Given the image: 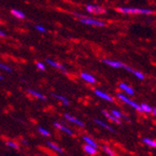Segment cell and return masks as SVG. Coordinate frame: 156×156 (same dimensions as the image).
Instances as JSON below:
<instances>
[{
	"label": "cell",
	"mask_w": 156,
	"mask_h": 156,
	"mask_svg": "<svg viewBox=\"0 0 156 156\" xmlns=\"http://www.w3.org/2000/svg\"><path fill=\"white\" fill-rule=\"evenodd\" d=\"M117 11L125 14H151L152 13L151 10L149 9H140V8H128L120 7L117 8Z\"/></svg>",
	"instance_id": "6da1fadb"
},
{
	"label": "cell",
	"mask_w": 156,
	"mask_h": 156,
	"mask_svg": "<svg viewBox=\"0 0 156 156\" xmlns=\"http://www.w3.org/2000/svg\"><path fill=\"white\" fill-rule=\"evenodd\" d=\"M80 22L86 25L90 26H97V27H104L106 24L103 21H100L97 19H92V18H88V17H81Z\"/></svg>",
	"instance_id": "7a4b0ae2"
},
{
	"label": "cell",
	"mask_w": 156,
	"mask_h": 156,
	"mask_svg": "<svg viewBox=\"0 0 156 156\" xmlns=\"http://www.w3.org/2000/svg\"><path fill=\"white\" fill-rule=\"evenodd\" d=\"M117 97H118L120 100H122L124 103L128 104L129 106H130V107H132V108H134L135 110H137V111L140 112V105H138L137 103L134 102V101H132V100H130L129 98H128L126 95L122 94V93H118V94H117Z\"/></svg>",
	"instance_id": "3957f363"
},
{
	"label": "cell",
	"mask_w": 156,
	"mask_h": 156,
	"mask_svg": "<svg viewBox=\"0 0 156 156\" xmlns=\"http://www.w3.org/2000/svg\"><path fill=\"white\" fill-rule=\"evenodd\" d=\"M86 10H87V12L90 13H94V14H100V13L106 12V11L102 7L96 6V5H87L86 6Z\"/></svg>",
	"instance_id": "277c9868"
},
{
	"label": "cell",
	"mask_w": 156,
	"mask_h": 156,
	"mask_svg": "<svg viewBox=\"0 0 156 156\" xmlns=\"http://www.w3.org/2000/svg\"><path fill=\"white\" fill-rule=\"evenodd\" d=\"M123 69H125L126 71H128V72H129L130 73H132L135 77H137L138 79H140V80H144V79H145V75H144V73H142L141 72L134 71L133 69H131L130 67H129V66H127V65H125V64H124V66H123Z\"/></svg>",
	"instance_id": "5b68a950"
},
{
	"label": "cell",
	"mask_w": 156,
	"mask_h": 156,
	"mask_svg": "<svg viewBox=\"0 0 156 156\" xmlns=\"http://www.w3.org/2000/svg\"><path fill=\"white\" fill-rule=\"evenodd\" d=\"M103 63L107 64L108 66H110L112 68H115V69H119V68H123L124 64L121 63L119 61H115V60H108V59H103L102 60Z\"/></svg>",
	"instance_id": "8992f818"
},
{
	"label": "cell",
	"mask_w": 156,
	"mask_h": 156,
	"mask_svg": "<svg viewBox=\"0 0 156 156\" xmlns=\"http://www.w3.org/2000/svg\"><path fill=\"white\" fill-rule=\"evenodd\" d=\"M94 93H95V95L98 96L99 98H102L106 101H108V102H112L113 101V98L111 96V95H108V93L102 91V90H94Z\"/></svg>",
	"instance_id": "52a82bcc"
},
{
	"label": "cell",
	"mask_w": 156,
	"mask_h": 156,
	"mask_svg": "<svg viewBox=\"0 0 156 156\" xmlns=\"http://www.w3.org/2000/svg\"><path fill=\"white\" fill-rule=\"evenodd\" d=\"M65 118L69 121V122H71V123H73L75 125H77V126H79L81 128H84L85 127V124L80 121V120H78L77 118H75V117H73L72 115H69V114H65Z\"/></svg>",
	"instance_id": "ba28073f"
},
{
	"label": "cell",
	"mask_w": 156,
	"mask_h": 156,
	"mask_svg": "<svg viewBox=\"0 0 156 156\" xmlns=\"http://www.w3.org/2000/svg\"><path fill=\"white\" fill-rule=\"evenodd\" d=\"M81 78L83 80H85L86 82H88L90 84H95L96 83V79L94 76H92L91 74L90 73H81Z\"/></svg>",
	"instance_id": "9c48e42d"
},
{
	"label": "cell",
	"mask_w": 156,
	"mask_h": 156,
	"mask_svg": "<svg viewBox=\"0 0 156 156\" xmlns=\"http://www.w3.org/2000/svg\"><path fill=\"white\" fill-rule=\"evenodd\" d=\"M53 125H54V127L57 128L59 130L65 132V133H67V134H69V135H73V131H72V129H69V128H67L66 126H64V125H62V124H60V123H57V122H54Z\"/></svg>",
	"instance_id": "30bf717a"
},
{
	"label": "cell",
	"mask_w": 156,
	"mask_h": 156,
	"mask_svg": "<svg viewBox=\"0 0 156 156\" xmlns=\"http://www.w3.org/2000/svg\"><path fill=\"white\" fill-rule=\"evenodd\" d=\"M119 88L122 90H124L125 92H127L128 94H129V95H134V90H133V89L130 88L129 86H128L127 84H125V83L119 84Z\"/></svg>",
	"instance_id": "8fae6325"
},
{
	"label": "cell",
	"mask_w": 156,
	"mask_h": 156,
	"mask_svg": "<svg viewBox=\"0 0 156 156\" xmlns=\"http://www.w3.org/2000/svg\"><path fill=\"white\" fill-rule=\"evenodd\" d=\"M102 113L107 117V118H108V120H111V121H112V122H114V123H116V124H121V120H120L119 118H117V117H115L113 114H112V113H110V112H108L107 111H103Z\"/></svg>",
	"instance_id": "7c38bea8"
},
{
	"label": "cell",
	"mask_w": 156,
	"mask_h": 156,
	"mask_svg": "<svg viewBox=\"0 0 156 156\" xmlns=\"http://www.w3.org/2000/svg\"><path fill=\"white\" fill-rule=\"evenodd\" d=\"M46 62H47V63H48L49 65H51V67H53V68H56V69H62V71H66V68H65L63 65H61V64H59V63H56L55 61H53V60H51V59H47Z\"/></svg>",
	"instance_id": "4fadbf2b"
},
{
	"label": "cell",
	"mask_w": 156,
	"mask_h": 156,
	"mask_svg": "<svg viewBox=\"0 0 156 156\" xmlns=\"http://www.w3.org/2000/svg\"><path fill=\"white\" fill-rule=\"evenodd\" d=\"M84 151L87 152L88 154H90V155H94V154H96V152H97V150H96V147H92V146H90V145H86V146H84Z\"/></svg>",
	"instance_id": "5bb4252c"
},
{
	"label": "cell",
	"mask_w": 156,
	"mask_h": 156,
	"mask_svg": "<svg viewBox=\"0 0 156 156\" xmlns=\"http://www.w3.org/2000/svg\"><path fill=\"white\" fill-rule=\"evenodd\" d=\"M94 122H95L96 124H98L99 126H101L102 128H104V129H108V131H112V132H113V131H114V130H113V129L110 126V125L106 124V123H105V122H103V121H101V120H99V119H94Z\"/></svg>",
	"instance_id": "9a60e30c"
},
{
	"label": "cell",
	"mask_w": 156,
	"mask_h": 156,
	"mask_svg": "<svg viewBox=\"0 0 156 156\" xmlns=\"http://www.w3.org/2000/svg\"><path fill=\"white\" fill-rule=\"evenodd\" d=\"M47 145H48V146L51 147V149L53 150L54 151H56V152H58V153H60V154H63V150H62L60 147H58L57 145H55L54 143L48 141V142H47Z\"/></svg>",
	"instance_id": "2e32d148"
},
{
	"label": "cell",
	"mask_w": 156,
	"mask_h": 156,
	"mask_svg": "<svg viewBox=\"0 0 156 156\" xmlns=\"http://www.w3.org/2000/svg\"><path fill=\"white\" fill-rule=\"evenodd\" d=\"M28 91L32 95H34V97H36V98H39V99H41V100H47V97L45 96V95H43L42 93H40V92H38V91H36V90H28Z\"/></svg>",
	"instance_id": "e0dca14e"
},
{
	"label": "cell",
	"mask_w": 156,
	"mask_h": 156,
	"mask_svg": "<svg viewBox=\"0 0 156 156\" xmlns=\"http://www.w3.org/2000/svg\"><path fill=\"white\" fill-rule=\"evenodd\" d=\"M52 96H53L54 98H56L57 100H60L61 102L63 103L64 106H69V101L66 97L62 96V95H59V94H54V93H52Z\"/></svg>",
	"instance_id": "ac0fdd59"
},
{
	"label": "cell",
	"mask_w": 156,
	"mask_h": 156,
	"mask_svg": "<svg viewBox=\"0 0 156 156\" xmlns=\"http://www.w3.org/2000/svg\"><path fill=\"white\" fill-rule=\"evenodd\" d=\"M140 112L145 113H150L152 112V108L147 104H142L140 105Z\"/></svg>",
	"instance_id": "d6986e66"
},
{
	"label": "cell",
	"mask_w": 156,
	"mask_h": 156,
	"mask_svg": "<svg viewBox=\"0 0 156 156\" xmlns=\"http://www.w3.org/2000/svg\"><path fill=\"white\" fill-rule=\"evenodd\" d=\"M111 113L112 114H113L115 117H117V118H124V119H126V120H129V118L126 116V115H124L121 112H119V111H117V110H112V112H111Z\"/></svg>",
	"instance_id": "ffe728a7"
},
{
	"label": "cell",
	"mask_w": 156,
	"mask_h": 156,
	"mask_svg": "<svg viewBox=\"0 0 156 156\" xmlns=\"http://www.w3.org/2000/svg\"><path fill=\"white\" fill-rule=\"evenodd\" d=\"M12 13L13 16L17 17V18H21V19L25 18V14H24V12H22L21 11H18V10H16V9L12 10Z\"/></svg>",
	"instance_id": "44dd1931"
},
{
	"label": "cell",
	"mask_w": 156,
	"mask_h": 156,
	"mask_svg": "<svg viewBox=\"0 0 156 156\" xmlns=\"http://www.w3.org/2000/svg\"><path fill=\"white\" fill-rule=\"evenodd\" d=\"M83 139H84V141L86 142V144H88L90 146H92V147H96V149H97V144H96V142L93 141V140L90 137H89V136H84Z\"/></svg>",
	"instance_id": "7402d4cb"
},
{
	"label": "cell",
	"mask_w": 156,
	"mask_h": 156,
	"mask_svg": "<svg viewBox=\"0 0 156 156\" xmlns=\"http://www.w3.org/2000/svg\"><path fill=\"white\" fill-rule=\"evenodd\" d=\"M143 143L146 144L147 146H150L151 147H156V141L150 138H144L143 139Z\"/></svg>",
	"instance_id": "603a6c76"
},
{
	"label": "cell",
	"mask_w": 156,
	"mask_h": 156,
	"mask_svg": "<svg viewBox=\"0 0 156 156\" xmlns=\"http://www.w3.org/2000/svg\"><path fill=\"white\" fill-rule=\"evenodd\" d=\"M38 131H39V133H40L41 135H43V136H50L51 135L50 132L44 128H38Z\"/></svg>",
	"instance_id": "cb8c5ba5"
},
{
	"label": "cell",
	"mask_w": 156,
	"mask_h": 156,
	"mask_svg": "<svg viewBox=\"0 0 156 156\" xmlns=\"http://www.w3.org/2000/svg\"><path fill=\"white\" fill-rule=\"evenodd\" d=\"M6 145H7V146H9L10 147H12V149H14V150H18V149H19L18 145H17L16 143L12 142V141H7V142H6Z\"/></svg>",
	"instance_id": "d4e9b609"
},
{
	"label": "cell",
	"mask_w": 156,
	"mask_h": 156,
	"mask_svg": "<svg viewBox=\"0 0 156 156\" xmlns=\"http://www.w3.org/2000/svg\"><path fill=\"white\" fill-rule=\"evenodd\" d=\"M103 150H104V151L108 154V155H111V156H113V155H115V153H114V151H112L110 147H108L107 146H105L104 147H103Z\"/></svg>",
	"instance_id": "484cf974"
},
{
	"label": "cell",
	"mask_w": 156,
	"mask_h": 156,
	"mask_svg": "<svg viewBox=\"0 0 156 156\" xmlns=\"http://www.w3.org/2000/svg\"><path fill=\"white\" fill-rule=\"evenodd\" d=\"M0 69H4V71H6V72H10V73L12 72V69L9 66H7L5 64H2V63H0Z\"/></svg>",
	"instance_id": "4316f807"
},
{
	"label": "cell",
	"mask_w": 156,
	"mask_h": 156,
	"mask_svg": "<svg viewBox=\"0 0 156 156\" xmlns=\"http://www.w3.org/2000/svg\"><path fill=\"white\" fill-rule=\"evenodd\" d=\"M36 67H37L39 69H40V71H43V72L46 69L45 65H44L43 63H41V62H37V63H36Z\"/></svg>",
	"instance_id": "83f0119b"
},
{
	"label": "cell",
	"mask_w": 156,
	"mask_h": 156,
	"mask_svg": "<svg viewBox=\"0 0 156 156\" xmlns=\"http://www.w3.org/2000/svg\"><path fill=\"white\" fill-rule=\"evenodd\" d=\"M35 29L38 30V32H40V33H45L46 32V29L43 26H40V25H36Z\"/></svg>",
	"instance_id": "f1b7e54d"
},
{
	"label": "cell",
	"mask_w": 156,
	"mask_h": 156,
	"mask_svg": "<svg viewBox=\"0 0 156 156\" xmlns=\"http://www.w3.org/2000/svg\"><path fill=\"white\" fill-rule=\"evenodd\" d=\"M0 36H1V37H6L7 34L4 32H2V30H0Z\"/></svg>",
	"instance_id": "f546056e"
},
{
	"label": "cell",
	"mask_w": 156,
	"mask_h": 156,
	"mask_svg": "<svg viewBox=\"0 0 156 156\" xmlns=\"http://www.w3.org/2000/svg\"><path fill=\"white\" fill-rule=\"evenodd\" d=\"M153 112V114L156 116V108H152V112Z\"/></svg>",
	"instance_id": "4dcf8cb0"
},
{
	"label": "cell",
	"mask_w": 156,
	"mask_h": 156,
	"mask_svg": "<svg viewBox=\"0 0 156 156\" xmlns=\"http://www.w3.org/2000/svg\"><path fill=\"white\" fill-rule=\"evenodd\" d=\"M2 79H3V77H2L1 75H0V80H2Z\"/></svg>",
	"instance_id": "1f68e13d"
}]
</instances>
